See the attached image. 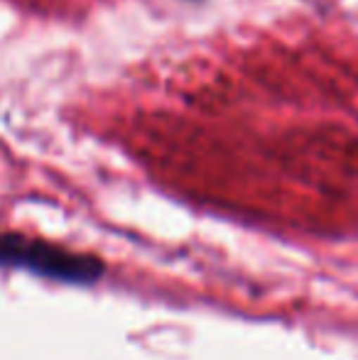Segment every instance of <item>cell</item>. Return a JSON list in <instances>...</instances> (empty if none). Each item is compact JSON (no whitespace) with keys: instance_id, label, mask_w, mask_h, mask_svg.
Returning a JSON list of instances; mask_svg holds the SVG:
<instances>
[{"instance_id":"obj_1","label":"cell","mask_w":358,"mask_h":360,"mask_svg":"<svg viewBox=\"0 0 358 360\" xmlns=\"http://www.w3.org/2000/svg\"><path fill=\"white\" fill-rule=\"evenodd\" d=\"M0 265L30 270L69 285H94L103 275V262L94 255L67 250L62 245L34 240V238L3 233L0 236Z\"/></svg>"}]
</instances>
